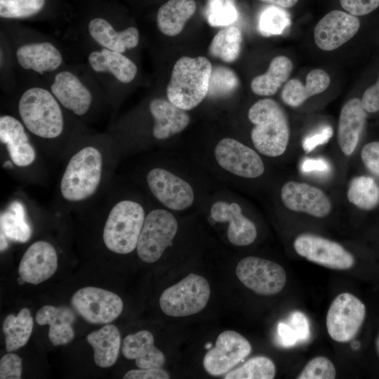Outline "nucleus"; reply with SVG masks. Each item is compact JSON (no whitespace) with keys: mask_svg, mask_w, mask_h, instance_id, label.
<instances>
[{"mask_svg":"<svg viewBox=\"0 0 379 379\" xmlns=\"http://www.w3.org/2000/svg\"><path fill=\"white\" fill-rule=\"evenodd\" d=\"M262 2L275 4L282 8H291L294 6L298 0H260Z\"/></svg>","mask_w":379,"mask_h":379,"instance_id":"603ef678","label":"nucleus"},{"mask_svg":"<svg viewBox=\"0 0 379 379\" xmlns=\"http://www.w3.org/2000/svg\"><path fill=\"white\" fill-rule=\"evenodd\" d=\"M149 109L154 119L152 134L157 140H165L181 132L190 123L185 110L169 100L155 98L149 102Z\"/></svg>","mask_w":379,"mask_h":379,"instance_id":"4be33fe9","label":"nucleus"},{"mask_svg":"<svg viewBox=\"0 0 379 379\" xmlns=\"http://www.w3.org/2000/svg\"><path fill=\"white\" fill-rule=\"evenodd\" d=\"M212 65L204 56H183L175 63L166 94L168 100L184 110H190L208 95Z\"/></svg>","mask_w":379,"mask_h":379,"instance_id":"f03ea898","label":"nucleus"},{"mask_svg":"<svg viewBox=\"0 0 379 379\" xmlns=\"http://www.w3.org/2000/svg\"><path fill=\"white\" fill-rule=\"evenodd\" d=\"M277 333L279 342L283 347H290L298 343L297 335L289 324L279 323Z\"/></svg>","mask_w":379,"mask_h":379,"instance_id":"3c124183","label":"nucleus"},{"mask_svg":"<svg viewBox=\"0 0 379 379\" xmlns=\"http://www.w3.org/2000/svg\"><path fill=\"white\" fill-rule=\"evenodd\" d=\"M237 16L233 0H209L206 17L211 26L230 25L237 20Z\"/></svg>","mask_w":379,"mask_h":379,"instance_id":"58836bf2","label":"nucleus"},{"mask_svg":"<svg viewBox=\"0 0 379 379\" xmlns=\"http://www.w3.org/2000/svg\"><path fill=\"white\" fill-rule=\"evenodd\" d=\"M276 374L274 362L265 356H257L246 361L241 366L228 371L225 379H272Z\"/></svg>","mask_w":379,"mask_h":379,"instance_id":"c9c22d12","label":"nucleus"},{"mask_svg":"<svg viewBox=\"0 0 379 379\" xmlns=\"http://www.w3.org/2000/svg\"><path fill=\"white\" fill-rule=\"evenodd\" d=\"M347 197L358 208L372 210L379 204V184L370 176L354 177L349 184Z\"/></svg>","mask_w":379,"mask_h":379,"instance_id":"473e14b6","label":"nucleus"},{"mask_svg":"<svg viewBox=\"0 0 379 379\" xmlns=\"http://www.w3.org/2000/svg\"><path fill=\"white\" fill-rule=\"evenodd\" d=\"M236 274L246 288L262 295L279 293L286 281V272L280 265L255 256L241 259L237 265Z\"/></svg>","mask_w":379,"mask_h":379,"instance_id":"9d476101","label":"nucleus"},{"mask_svg":"<svg viewBox=\"0 0 379 379\" xmlns=\"http://www.w3.org/2000/svg\"><path fill=\"white\" fill-rule=\"evenodd\" d=\"M33 319L28 308H22L18 314H8L3 323L6 348L11 352L27 344L33 328Z\"/></svg>","mask_w":379,"mask_h":379,"instance_id":"2f4dec72","label":"nucleus"},{"mask_svg":"<svg viewBox=\"0 0 379 379\" xmlns=\"http://www.w3.org/2000/svg\"><path fill=\"white\" fill-rule=\"evenodd\" d=\"M359 345L357 342H354V343L352 345V347L354 348V349H357V347H359Z\"/></svg>","mask_w":379,"mask_h":379,"instance_id":"6e6d98bb","label":"nucleus"},{"mask_svg":"<svg viewBox=\"0 0 379 379\" xmlns=\"http://www.w3.org/2000/svg\"><path fill=\"white\" fill-rule=\"evenodd\" d=\"M211 216L215 222H229L227 238L235 246H248L256 239L255 225L243 215L241 206L235 202L216 201L211 206Z\"/></svg>","mask_w":379,"mask_h":379,"instance_id":"6ab92c4d","label":"nucleus"},{"mask_svg":"<svg viewBox=\"0 0 379 379\" xmlns=\"http://www.w3.org/2000/svg\"><path fill=\"white\" fill-rule=\"evenodd\" d=\"M58 268V254L54 246L46 241H37L24 253L18 267L20 277L36 285L51 277Z\"/></svg>","mask_w":379,"mask_h":379,"instance_id":"f3484780","label":"nucleus"},{"mask_svg":"<svg viewBox=\"0 0 379 379\" xmlns=\"http://www.w3.org/2000/svg\"><path fill=\"white\" fill-rule=\"evenodd\" d=\"M178 225L169 211L157 208L145 217L136 250L138 257L147 263L157 261L166 248L171 245Z\"/></svg>","mask_w":379,"mask_h":379,"instance_id":"0eeeda50","label":"nucleus"},{"mask_svg":"<svg viewBox=\"0 0 379 379\" xmlns=\"http://www.w3.org/2000/svg\"><path fill=\"white\" fill-rule=\"evenodd\" d=\"M251 352L248 340L234 331H225L217 338L215 346L210 349L203 360L204 368L211 375L230 371Z\"/></svg>","mask_w":379,"mask_h":379,"instance_id":"f8f14e48","label":"nucleus"},{"mask_svg":"<svg viewBox=\"0 0 379 379\" xmlns=\"http://www.w3.org/2000/svg\"><path fill=\"white\" fill-rule=\"evenodd\" d=\"M248 117L254 124L251 137L255 149L267 157L283 154L290 138L288 121L283 108L272 99L260 100L249 109Z\"/></svg>","mask_w":379,"mask_h":379,"instance_id":"f257e3e1","label":"nucleus"},{"mask_svg":"<svg viewBox=\"0 0 379 379\" xmlns=\"http://www.w3.org/2000/svg\"><path fill=\"white\" fill-rule=\"evenodd\" d=\"M301 170L305 173H325L330 171V165L322 158H306L302 162Z\"/></svg>","mask_w":379,"mask_h":379,"instance_id":"8fccbe9b","label":"nucleus"},{"mask_svg":"<svg viewBox=\"0 0 379 379\" xmlns=\"http://www.w3.org/2000/svg\"><path fill=\"white\" fill-rule=\"evenodd\" d=\"M87 342L93 350L94 361L101 368L113 366L119 356L121 336L117 327L107 324L86 336Z\"/></svg>","mask_w":379,"mask_h":379,"instance_id":"c85d7f7f","label":"nucleus"},{"mask_svg":"<svg viewBox=\"0 0 379 379\" xmlns=\"http://www.w3.org/2000/svg\"><path fill=\"white\" fill-rule=\"evenodd\" d=\"M91 67L97 72H107L124 84L131 82L136 76L135 64L121 53L107 48L91 52L88 58Z\"/></svg>","mask_w":379,"mask_h":379,"instance_id":"bb28decb","label":"nucleus"},{"mask_svg":"<svg viewBox=\"0 0 379 379\" xmlns=\"http://www.w3.org/2000/svg\"><path fill=\"white\" fill-rule=\"evenodd\" d=\"M239 85L237 74L231 69L218 66L212 69L208 95L222 97L232 93Z\"/></svg>","mask_w":379,"mask_h":379,"instance_id":"e433bc0d","label":"nucleus"},{"mask_svg":"<svg viewBox=\"0 0 379 379\" xmlns=\"http://www.w3.org/2000/svg\"><path fill=\"white\" fill-rule=\"evenodd\" d=\"M296 253L307 260L333 270H344L354 264V257L338 243L312 234H301L293 243Z\"/></svg>","mask_w":379,"mask_h":379,"instance_id":"9b49d317","label":"nucleus"},{"mask_svg":"<svg viewBox=\"0 0 379 379\" xmlns=\"http://www.w3.org/2000/svg\"><path fill=\"white\" fill-rule=\"evenodd\" d=\"M361 158L365 166L379 176V142L373 141L365 145L361 152Z\"/></svg>","mask_w":379,"mask_h":379,"instance_id":"a18cd8bd","label":"nucleus"},{"mask_svg":"<svg viewBox=\"0 0 379 379\" xmlns=\"http://www.w3.org/2000/svg\"><path fill=\"white\" fill-rule=\"evenodd\" d=\"M241 41V30L235 26L227 27L215 35L209 46V53L225 62H234L239 55Z\"/></svg>","mask_w":379,"mask_h":379,"instance_id":"f704fd0d","label":"nucleus"},{"mask_svg":"<svg viewBox=\"0 0 379 379\" xmlns=\"http://www.w3.org/2000/svg\"><path fill=\"white\" fill-rule=\"evenodd\" d=\"M22 123L32 134L43 139L59 137L64 129V118L59 102L48 90L32 87L18 102Z\"/></svg>","mask_w":379,"mask_h":379,"instance_id":"20e7f679","label":"nucleus"},{"mask_svg":"<svg viewBox=\"0 0 379 379\" xmlns=\"http://www.w3.org/2000/svg\"><path fill=\"white\" fill-rule=\"evenodd\" d=\"M15 55L21 67L40 74L55 70L63 60L60 51L47 41L24 44L17 49Z\"/></svg>","mask_w":379,"mask_h":379,"instance_id":"393cba45","label":"nucleus"},{"mask_svg":"<svg viewBox=\"0 0 379 379\" xmlns=\"http://www.w3.org/2000/svg\"><path fill=\"white\" fill-rule=\"evenodd\" d=\"M1 232L8 239L24 243L32 235V229L26 220L23 206L18 201L13 202L9 208L1 214Z\"/></svg>","mask_w":379,"mask_h":379,"instance_id":"72a5a7b5","label":"nucleus"},{"mask_svg":"<svg viewBox=\"0 0 379 379\" xmlns=\"http://www.w3.org/2000/svg\"><path fill=\"white\" fill-rule=\"evenodd\" d=\"M365 316L364 304L355 295L342 293L328 308L326 319L328 333L336 342H349L358 333Z\"/></svg>","mask_w":379,"mask_h":379,"instance_id":"1a4fd4ad","label":"nucleus"},{"mask_svg":"<svg viewBox=\"0 0 379 379\" xmlns=\"http://www.w3.org/2000/svg\"><path fill=\"white\" fill-rule=\"evenodd\" d=\"M333 135V128L329 125H324L313 133L307 135L302 140V147L306 153L312 152L319 145L328 142Z\"/></svg>","mask_w":379,"mask_h":379,"instance_id":"37998d69","label":"nucleus"},{"mask_svg":"<svg viewBox=\"0 0 379 379\" xmlns=\"http://www.w3.org/2000/svg\"><path fill=\"white\" fill-rule=\"evenodd\" d=\"M361 101L366 112L375 113L379 111V78L375 84L364 91Z\"/></svg>","mask_w":379,"mask_h":379,"instance_id":"09e8293b","label":"nucleus"},{"mask_svg":"<svg viewBox=\"0 0 379 379\" xmlns=\"http://www.w3.org/2000/svg\"><path fill=\"white\" fill-rule=\"evenodd\" d=\"M336 371L333 363L326 357L312 359L304 367L298 379H333Z\"/></svg>","mask_w":379,"mask_h":379,"instance_id":"a19ab883","label":"nucleus"},{"mask_svg":"<svg viewBox=\"0 0 379 379\" xmlns=\"http://www.w3.org/2000/svg\"><path fill=\"white\" fill-rule=\"evenodd\" d=\"M124 379H168V373L161 368H139L128 371Z\"/></svg>","mask_w":379,"mask_h":379,"instance_id":"de8ad7c7","label":"nucleus"},{"mask_svg":"<svg viewBox=\"0 0 379 379\" xmlns=\"http://www.w3.org/2000/svg\"><path fill=\"white\" fill-rule=\"evenodd\" d=\"M74 311L86 321L107 324L115 320L123 310V301L116 293L94 286L77 291L71 298Z\"/></svg>","mask_w":379,"mask_h":379,"instance_id":"6e6552de","label":"nucleus"},{"mask_svg":"<svg viewBox=\"0 0 379 379\" xmlns=\"http://www.w3.org/2000/svg\"><path fill=\"white\" fill-rule=\"evenodd\" d=\"M22 359L15 354L8 353L0 360L1 379H19L22 374Z\"/></svg>","mask_w":379,"mask_h":379,"instance_id":"79ce46f5","label":"nucleus"},{"mask_svg":"<svg viewBox=\"0 0 379 379\" xmlns=\"http://www.w3.org/2000/svg\"><path fill=\"white\" fill-rule=\"evenodd\" d=\"M366 114L359 98L348 100L342 107L338 126V142L342 152L350 156L364 128Z\"/></svg>","mask_w":379,"mask_h":379,"instance_id":"412c9836","label":"nucleus"},{"mask_svg":"<svg viewBox=\"0 0 379 379\" xmlns=\"http://www.w3.org/2000/svg\"><path fill=\"white\" fill-rule=\"evenodd\" d=\"M51 92L62 107L77 116L87 113L92 103L91 91L69 71H62L55 76Z\"/></svg>","mask_w":379,"mask_h":379,"instance_id":"aec40b11","label":"nucleus"},{"mask_svg":"<svg viewBox=\"0 0 379 379\" xmlns=\"http://www.w3.org/2000/svg\"><path fill=\"white\" fill-rule=\"evenodd\" d=\"M46 0H0L1 18H25L38 13Z\"/></svg>","mask_w":379,"mask_h":379,"instance_id":"4c0bfd02","label":"nucleus"},{"mask_svg":"<svg viewBox=\"0 0 379 379\" xmlns=\"http://www.w3.org/2000/svg\"><path fill=\"white\" fill-rule=\"evenodd\" d=\"M330 81V77L324 70L313 69L307 75L305 85L297 79L288 81L281 91L282 100L290 107H298L309 98L326 90Z\"/></svg>","mask_w":379,"mask_h":379,"instance_id":"cd10ccee","label":"nucleus"},{"mask_svg":"<svg viewBox=\"0 0 379 379\" xmlns=\"http://www.w3.org/2000/svg\"><path fill=\"white\" fill-rule=\"evenodd\" d=\"M293 69L291 60L284 55L274 58L267 71L255 77L251 81V88L254 93L262 96L275 94L288 79Z\"/></svg>","mask_w":379,"mask_h":379,"instance_id":"7c9ffc66","label":"nucleus"},{"mask_svg":"<svg viewBox=\"0 0 379 379\" xmlns=\"http://www.w3.org/2000/svg\"><path fill=\"white\" fill-rule=\"evenodd\" d=\"M290 325L297 335L298 343L307 340L310 337V326L305 314L299 311L292 313Z\"/></svg>","mask_w":379,"mask_h":379,"instance_id":"49530a36","label":"nucleus"},{"mask_svg":"<svg viewBox=\"0 0 379 379\" xmlns=\"http://www.w3.org/2000/svg\"><path fill=\"white\" fill-rule=\"evenodd\" d=\"M195 11L194 0H168L157 13V23L159 31L168 36L179 34Z\"/></svg>","mask_w":379,"mask_h":379,"instance_id":"c756f323","label":"nucleus"},{"mask_svg":"<svg viewBox=\"0 0 379 379\" xmlns=\"http://www.w3.org/2000/svg\"><path fill=\"white\" fill-rule=\"evenodd\" d=\"M360 21L357 16L335 10L324 15L314 30V39L321 50L337 49L351 39L358 32Z\"/></svg>","mask_w":379,"mask_h":379,"instance_id":"2eb2a0df","label":"nucleus"},{"mask_svg":"<svg viewBox=\"0 0 379 379\" xmlns=\"http://www.w3.org/2000/svg\"><path fill=\"white\" fill-rule=\"evenodd\" d=\"M147 183L154 197L169 209L185 210L194 202V194L192 186L164 168L151 169L147 175Z\"/></svg>","mask_w":379,"mask_h":379,"instance_id":"4468645a","label":"nucleus"},{"mask_svg":"<svg viewBox=\"0 0 379 379\" xmlns=\"http://www.w3.org/2000/svg\"><path fill=\"white\" fill-rule=\"evenodd\" d=\"M341 6L354 16L367 15L379 6V0H340Z\"/></svg>","mask_w":379,"mask_h":379,"instance_id":"c03bdc74","label":"nucleus"},{"mask_svg":"<svg viewBox=\"0 0 379 379\" xmlns=\"http://www.w3.org/2000/svg\"><path fill=\"white\" fill-rule=\"evenodd\" d=\"M141 204L124 199L116 203L109 212L105 221L102 239L106 247L118 254L133 251L145 219Z\"/></svg>","mask_w":379,"mask_h":379,"instance_id":"39448f33","label":"nucleus"},{"mask_svg":"<svg viewBox=\"0 0 379 379\" xmlns=\"http://www.w3.org/2000/svg\"><path fill=\"white\" fill-rule=\"evenodd\" d=\"M290 25L287 13L277 7L271 6L261 14L259 20V29L264 36L281 34Z\"/></svg>","mask_w":379,"mask_h":379,"instance_id":"ea45409f","label":"nucleus"},{"mask_svg":"<svg viewBox=\"0 0 379 379\" xmlns=\"http://www.w3.org/2000/svg\"><path fill=\"white\" fill-rule=\"evenodd\" d=\"M35 318L39 325L49 326L48 335L54 346L66 345L74 338L72 324L76 317L71 308L46 305L37 311Z\"/></svg>","mask_w":379,"mask_h":379,"instance_id":"b1692460","label":"nucleus"},{"mask_svg":"<svg viewBox=\"0 0 379 379\" xmlns=\"http://www.w3.org/2000/svg\"><path fill=\"white\" fill-rule=\"evenodd\" d=\"M375 344L376 351H377L378 354L379 356V333H378V336L376 338Z\"/></svg>","mask_w":379,"mask_h":379,"instance_id":"5fc2aeb1","label":"nucleus"},{"mask_svg":"<svg viewBox=\"0 0 379 379\" xmlns=\"http://www.w3.org/2000/svg\"><path fill=\"white\" fill-rule=\"evenodd\" d=\"M103 171V157L93 145L82 147L69 160L60 182V192L64 199L79 202L93 196L100 184Z\"/></svg>","mask_w":379,"mask_h":379,"instance_id":"7ed1b4c3","label":"nucleus"},{"mask_svg":"<svg viewBox=\"0 0 379 379\" xmlns=\"http://www.w3.org/2000/svg\"><path fill=\"white\" fill-rule=\"evenodd\" d=\"M88 33L92 39L104 48L124 53L126 49L137 46L139 42V32L134 27L117 32L105 19L95 18L88 25Z\"/></svg>","mask_w":379,"mask_h":379,"instance_id":"a878e982","label":"nucleus"},{"mask_svg":"<svg viewBox=\"0 0 379 379\" xmlns=\"http://www.w3.org/2000/svg\"><path fill=\"white\" fill-rule=\"evenodd\" d=\"M211 288L207 280L191 273L164 291L159 298L162 312L170 317H186L197 314L207 305Z\"/></svg>","mask_w":379,"mask_h":379,"instance_id":"423d86ee","label":"nucleus"},{"mask_svg":"<svg viewBox=\"0 0 379 379\" xmlns=\"http://www.w3.org/2000/svg\"><path fill=\"white\" fill-rule=\"evenodd\" d=\"M122 353L128 359H134L139 368H161L165 362L163 352L154 346V338L146 330L126 336Z\"/></svg>","mask_w":379,"mask_h":379,"instance_id":"5701e85b","label":"nucleus"},{"mask_svg":"<svg viewBox=\"0 0 379 379\" xmlns=\"http://www.w3.org/2000/svg\"><path fill=\"white\" fill-rule=\"evenodd\" d=\"M214 154L220 166L237 176L255 178L264 173V164L258 154L235 139L220 140Z\"/></svg>","mask_w":379,"mask_h":379,"instance_id":"ddd939ff","label":"nucleus"},{"mask_svg":"<svg viewBox=\"0 0 379 379\" xmlns=\"http://www.w3.org/2000/svg\"><path fill=\"white\" fill-rule=\"evenodd\" d=\"M0 140L5 145L8 156L15 166L26 167L35 161V149L29 139L25 126L15 117L1 116Z\"/></svg>","mask_w":379,"mask_h":379,"instance_id":"a211bd4d","label":"nucleus"},{"mask_svg":"<svg viewBox=\"0 0 379 379\" xmlns=\"http://www.w3.org/2000/svg\"><path fill=\"white\" fill-rule=\"evenodd\" d=\"M281 199L288 209L316 218L327 216L332 208L331 200L321 190L305 182H286L281 189Z\"/></svg>","mask_w":379,"mask_h":379,"instance_id":"dca6fc26","label":"nucleus"},{"mask_svg":"<svg viewBox=\"0 0 379 379\" xmlns=\"http://www.w3.org/2000/svg\"><path fill=\"white\" fill-rule=\"evenodd\" d=\"M211 344H207L206 345V348H211Z\"/></svg>","mask_w":379,"mask_h":379,"instance_id":"4d7b16f0","label":"nucleus"},{"mask_svg":"<svg viewBox=\"0 0 379 379\" xmlns=\"http://www.w3.org/2000/svg\"><path fill=\"white\" fill-rule=\"evenodd\" d=\"M7 247V237L2 232H1V251H4Z\"/></svg>","mask_w":379,"mask_h":379,"instance_id":"864d4df0","label":"nucleus"}]
</instances>
